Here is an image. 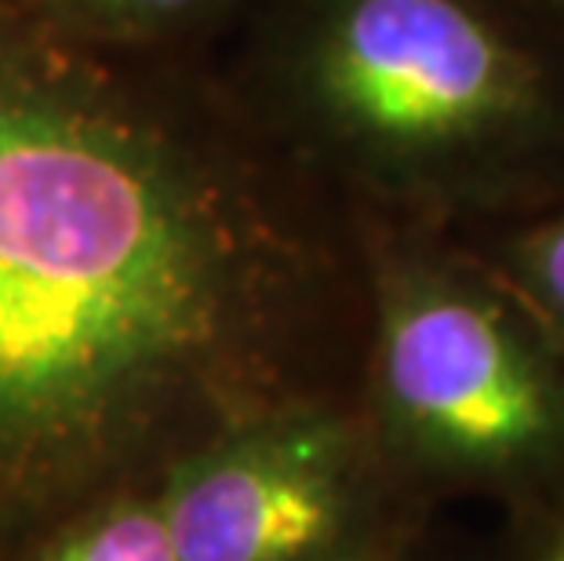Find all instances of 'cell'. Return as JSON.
<instances>
[{
    "label": "cell",
    "mask_w": 564,
    "mask_h": 561,
    "mask_svg": "<svg viewBox=\"0 0 564 561\" xmlns=\"http://www.w3.org/2000/svg\"><path fill=\"white\" fill-rule=\"evenodd\" d=\"M357 409L412 507L481 493L521 515L564 493V350L466 245L371 237Z\"/></svg>",
    "instance_id": "cell-3"
},
{
    "label": "cell",
    "mask_w": 564,
    "mask_h": 561,
    "mask_svg": "<svg viewBox=\"0 0 564 561\" xmlns=\"http://www.w3.org/2000/svg\"><path fill=\"white\" fill-rule=\"evenodd\" d=\"M521 4H528V8H535L539 15L543 19H550L554 22L557 30H564V0H521Z\"/></svg>",
    "instance_id": "cell-10"
},
{
    "label": "cell",
    "mask_w": 564,
    "mask_h": 561,
    "mask_svg": "<svg viewBox=\"0 0 564 561\" xmlns=\"http://www.w3.org/2000/svg\"><path fill=\"white\" fill-rule=\"evenodd\" d=\"M488 561H564V493L521 515H507Z\"/></svg>",
    "instance_id": "cell-7"
},
{
    "label": "cell",
    "mask_w": 564,
    "mask_h": 561,
    "mask_svg": "<svg viewBox=\"0 0 564 561\" xmlns=\"http://www.w3.org/2000/svg\"><path fill=\"white\" fill-rule=\"evenodd\" d=\"M346 561H426L423 543H419V515L401 521L393 532H387L376 543H368L365 551L350 554Z\"/></svg>",
    "instance_id": "cell-8"
},
{
    "label": "cell",
    "mask_w": 564,
    "mask_h": 561,
    "mask_svg": "<svg viewBox=\"0 0 564 561\" xmlns=\"http://www.w3.org/2000/svg\"><path fill=\"white\" fill-rule=\"evenodd\" d=\"M466 252L481 259L564 350V197L477 226Z\"/></svg>",
    "instance_id": "cell-5"
},
{
    "label": "cell",
    "mask_w": 564,
    "mask_h": 561,
    "mask_svg": "<svg viewBox=\"0 0 564 561\" xmlns=\"http://www.w3.org/2000/svg\"><path fill=\"white\" fill-rule=\"evenodd\" d=\"M110 8H128V11H175V8H186L194 0H102Z\"/></svg>",
    "instance_id": "cell-9"
},
{
    "label": "cell",
    "mask_w": 564,
    "mask_h": 561,
    "mask_svg": "<svg viewBox=\"0 0 564 561\" xmlns=\"http://www.w3.org/2000/svg\"><path fill=\"white\" fill-rule=\"evenodd\" d=\"M215 237L139 147L0 95V488L117 460L208 384Z\"/></svg>",
    "instance_id": "cell-1"
},
{
    "label": "cell",
    "mask_w": 564,
    "mask_h": 561,
    "mask_svg": "<svg viewBox=\"0 0 564 561\" xmlns=\"http://www.w3.org/2000/svg\"><path fill=\"white\" fill-rule=\"evenodd\" d=\"M299 80L382 194L477 226L564 197V30L521 0H321Z\"/></svg>",
    "instance_id": "cell-2"
},
{
    "label": "cell",
    "mask_w": 564,
    "mask_h": 561,
    "mask_svg": "<svg viewBox=\"0 0 564 561\" xmlns=\"http://www.w3.org/2000/svg\"><path fill=\"white\" fill-rule=\"evenodd\" d=\"M41 561H175L161 499H131L102 510Z\"/></svg>",
    "instance_id": "cell-6"
},
{
    "label": "cell",
    "mask_w": 564,
    "mask_h": 561,
    "mask_svg": "<svg viewBox=\"0 0 564 561\" xmlns=\"http://www.w3.org/2000/svg\"><path fill=\"white\" fill-rule=\"evenodd\" d=\"M175 561H346L415 518L354 398L262 412L161 496Z\"/></svg>",
    "instance_id": "cell-4"
}]
</instances>
